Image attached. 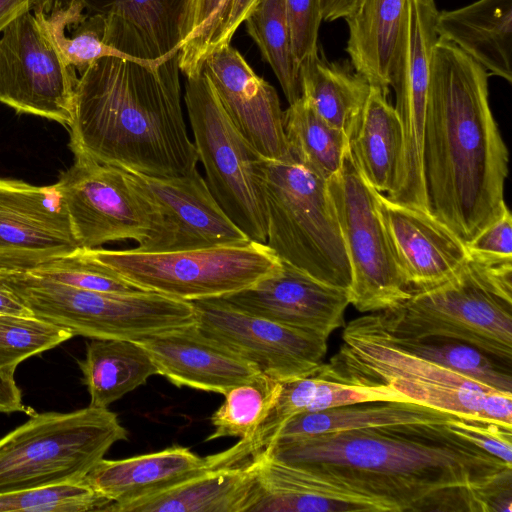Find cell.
<instances>
[{
  "label": "cell",
  "instance_id": "obj_19",
  "mask_svg": "<svg viewBox=\"0 0 512 512\" xmlns=\"http://www.w3.org/2000/svg\"><path fill=\"white\" fill-rule=\"evenodd\" d=\"M250 463L256 475L251 512H398L391 502L330 473L268 456Z\"/></svg>",
  "mask_w": 512,
  "mask_h": 512
},
{
  "label": "cell",
  "instance_id": "obj_20",
  "mask_svg": "<svg viewBox=\"0 0 512 512\" xmlns=\"http://www.w3.org/2000/svg\"><path fill=\"white\" fill-rule=\"evenodd\" d=\"M377 208L393 256L411 292L439 285L469 259L466 244L427 212L377 193Z\"/></svg>",
  "mask_w": 512,
  "mask_h": 512
},
{
  "label": "cell",
  "instance_id": "obj_39",
  "mask_svg": "<svg viewBox=\"0 0 512 512\" xmlns=\"http://www.w3.org/2000/svg\"><path fill=\"white\" fill-rule=\"evenodd\" d=\"M111 504L84 480L0 494V512H107Z\"/></svg>",
  "mask_w": 512,
  "mask_h": 512
},
{
  "label": "cell",
  "instance_id": "obj_16",
  "mask_svg": "<svg viewBox=\"0 0 512 512\" xmlns=\"http://www.w3.org/2000/svg\"><path fill=\"white\" fill-rule=\"evenodd\" d=\"M78 248L56 183L0 178V266L24 268Z\"/></svg>",
  "mask_w": 512,
  "mask_h": 512
},
{
  "label": "cell",
  "instance_id": "obj_6",
  "mask_svg": "<svg viewBox=\"0 0 512 512\" xmlns=\"http://www.w3.org/2000/svg\"><path fill=\"white\" fill-rule=\"evenodd\" d=\"M266 245L330 285L349 288L350 264L327 182L295 161L264 160Z\"/></svg>",
  "mask_w": 512,
  "mask_h": 512
},
{
  "label": "cell",
  "instance_id": "obj_48",
  "mask_svg": "<svg viewBox=\"0 0 512 512\" xmlns=\"http://www.w3.org/2000/svg\"><path fill=\"white\" fill-rule=\"evenodd\" d=\"M356 0H321L322 19L334 21L344 18L353 8Z\"/></svg>",
  "mask_w": 512,
  "mask_h": 512
},
{
  "label": "cell",
  "instance_id": "obj_26",
  "mask_svg": "<svg viewBox=\"0 0 512 512\" xmlns=\"http://www.w3.org/2000/svg\"><path fill=\"white\" fill-rule=\"evenodd\" d=\"M255 486L250 462L209 469L166 491L122 505L116 512H248Z\"/></svg>",
  "mask_w": 512,
  "mask_h": 512
},
{
  "label": "cell",
  "instance_id": "obj_10",
  "mask_svg": "<svg viewBox=\"0 0 512 512\" xmlns=\"http://www.w3.org/2000/svg\"><path fill=\"white\" fill-rule=\"evenodd\" d=\"M82 249L137 287L185 301L238 292L281 267V260L266 243L252 240L241 245L167 252Z\"/></svg>",
  "mask_w": 512,
  "mask_h": 512
},
{
  "label": "cell",
  "instance_id": "obj_11",
  "mask_svg": "<svg viewBox=\"0 0 512 512\" xmlns=\"http://www.w3.org/2000/svg\"><path fill=\"white\" fill-rule=\"evenodd\" d=\"M74 158L56 184L80 248L133 240L140 251L168 250L171 234L160 209L128 171Z\"/></svg>",
  "mask_w": 512,
  "mask_h": 512
},
{
  "label": "cell",
  "instance_id": "obj_43",
  "mask_svg": "<svg viewBox=\"0 0 512 512\" xmlns=\"http://www.w3.org/2000/svg\"><path fill=\"white\" fill-rule=\"evenodd\" d=\"M466 247L470 255L487 259H512V216L508 207Z\"/></svg>",
  "mask_w": 512,
  "mask_h": 512
},
{
  "label": "cell",
  "instance_id": "obj_27",
  "mask_svg": "<svg viewBox=\"0 0 512 512\" xmlns=\"http://www.w3.org/2000/svg\"><path fill=\"white\" fill-rule=\"evenodd\" d=\"M388 91L371 85L360 118L348 139L356 166L378 192L388 194L395 186L403 149V134Z\"/></svg>",
  "mask_w": 512,
  "mask_h": 512
},
{
  "label": "cell",
  "instance_id": "obj_33",
  "mask_svg": "<svg viewBox=\"0 0 512 512\" xmlns=\"http://www.w3.org/2000/svg\"><path fill=\"white\" fill-rule=\"evenodd\" d=\"M369 316L383 337L401 351L449 368L497 390L512 393V365L451 338L395 336L378 323L374 313Z\"/></svg>",
  "mask_w": 512,
  "mask_h": 512
},
{
  "label": "cell",
  "instance_id": "obj_14",
  "mask_svg": "<svg viewBox=\"0 0 512 512\" xmlns=\"http://www.w3.org/2000/svg\"><path fill=\"white\" fill-rule=\"evenodd\" d=\"M434 0H407L405 17L389 70L395 91L403 149L395 186L385 196L427 212L422 178V141L433 49L439 37Z\"/></svg>",
  "mask_w": 512,
  "mask_h": 512
},
{
  "label": "cell",
  "instance_id": "obj_45",
  "mask_svg": "<svg viewBox=\"0 0 512 512\" xmlns=\"http://www.w3.org/2000/svg\"><path fill=\"white\" fill-rule=\"evenodd\" d=\"M22 401L21 390L15 381V376L0 372V413L25 412L29 413Z\"/></svg>",
  "mask_w": 512,
  "mask_h": 512
},
{
  "label": "cell",
  "instance_id": "obj_38",
  "mask_svg": "<svg viewBox=\"0 0 512 512\" xmlns=\"http://www.w3.org/2000/svg\"><path fill=\"white\" fill-rule=\"evenodd\" d=\"M72 337L70 330L36 316L0 314V372L14 376L21 362Z\"/></svg>",
  "mask_w": 512,
  "mask_h": 512
},
{
  "label": "cell",
  "instance_id": "obj_4",
  "mask_svg": "<svg viewBox=\"0 0 512 512\" xmlns=\"http://www.w3.org/2000/svg\"><path fill=\"white\" fill-rule=\"evenodd\" d=\"M372 313L395 336L451 338L512 365V259L469 254L449 280Z\"/></svg>",
  "mask_w": 512,
  "mask_h": 512
},
{
  "label": "cell",
  "instance_id": "obj_37",
  "mask_svg": "<svg viewBox=\"0 0 512 512\" xmlns=\"http://www.w3.org/2000/svg\"><path fill=\"white\" fill-rule=\"evenodd\" d=\"M230 1L185 0L178 60L186 78L200 74L206 58L219 49Z\"/></svg>",
  "mask_w": 512,
  "mask_h": 512
},
{
  "label": "cell",
  "instance_id": "obj_47",
  "mask_svg": "<svg viewBox=\"0 0 512 512\" xmlns=\"http://www.w3.org/2000/svg\"><path fill=\"white\" fill-rule=\"evenodd\" d=\"M41 1L50 0H0V33L12 19Z\"/></svg>",
  "mask_w": 512,
  "mask_h": 512
},
{
  "label": "cell",
  "instance_id": "obj_29",
  "mask_svg": "<svg viewBox=\"0 0 512 512\" xmlns=\"http://www.w3.org/2000/svg\"><path fill=\"white\" fill-rule=\"evenodd\" d=\"M452 416L454 415L408 401L349 404L313 413H302L287 419L274 432L265 449L276 441L391 424L445 423Z\"/></svg>",
  "mask_w": 512,
  "mask_h": 512
},
{
  "label": "cell",
  "instance_id": "obj_17",
  "mask_svg": "<svg viewBox=\"0 0 512 512\" xmlns=\"http://www.w3.org/2000/svg\"><path fill=\"white\" fill-rule=\"evenodd\" d=\"M242 136L267 160L294 161L275 88L230 44L210 54L201 70Z\"/></svg>",
  "mask_w": 512,
  "mask_h": 512
},
{
  "label": "cell",
  "instance_id": "obj_22",
  "mask_svg": "<svg viewBox=\"0 0 512 512\" xmlns=\"http://www.w3.org/2000/svg\"><path fill=\"white\" fill-rule=\"evenodd\" d=\"M159 375L177 387L225 394L261 373L239 355L203 334L196 323L136 341Z\"/></svg>",
  "mask_w": 512,
  "mask_h": 512
},
{
  "label": "cell",
  "instance_id": "obj_30",
  "mask_svg": "<svg viewBox=\"0 0 512 512\" xmlns=\"http://www.w3.org/2000/svg\"><path fill=\"white\" fill-rule=\"evenodd\" d=\"M302 97L329 125L351 136L371 84L350 61H328L318 52L300 64Z\"/></svg>",
  "mask_w": 512,
  "mask_h": 512
},
{
  "label": "cell",
  "instance_id": "obj_21",
  "mask_svg": "<svg viewBox=\"0 0 512 512\" xmlns=\"http://www.w3.org/2000/svg\"><path fill=\"white\" fill-rule=\"evenodd\" d=\"M128 173L160 209L171 234L167 251L241 245L251 241L224 213L197 168L186 175L172 177Z\"/></svg>",
  "mask_w": 512,
  "mask_h": 512
},
{
  "label": "cell",
  "instance_id": "obj_1",
  "mask_svg": "<svg viewBox=\"0 0 512 512\" xmlns=\"http://www.w3.org/2000/svg\"><path fill=\"white\" fill-rule=\"evenodd\" d=\"M260 456L342 477L398 512H495L512 487V465L452 432L446 422L276 441Z\"/></svg>",
  "mask_w": 512,
  "mask_h": 512
},
{
  "label": "cell",
  "instance_id": "obj_35",
  "mask_svg": "<svg viewBox=\"0 0 512 512\" xmlns=\"http://www.w3.org/2000/svg\"><path fill=\"white\" fill-rule=\"evenodd\" d=\"M243 23L273 70L289 105L299 100L300 67L292 49L285 0H259Z\"/></svg>",
  "mask_w": 512,
  "mask_h": 512
},
{
  "label": "cell",
  "instance_id": "obj_5",
  "mask_svg": "<svg viewBox=\"0 0 512 512\" xmlns=\"http://www.w3.org/2000/svg\"><path fill=\"white\" fill-rule=\"evenodd\" d=\"M315 375L349 385H387L420 405L512 426V393L401 351L369 314L345 326L339 350Z\"/></svg>",
  "mask_w": 512,
  "mask_h": 512
},
{
  "label": "cell",
  "instance_id": "obj_15",
  "mask_svg": "<svg viewBox=\"0 0 512 512\" xmlns=\"http://www.w3.org/2000/svg\"><path fill=\"white\" fill-rule=\"evenodd\" d=\"M195 323L261 374L284 382L318 373L327 339L245 312L221 297L190 301Z\"/></svg>",
  "mask_w": 512,
  "mask_h": 512
},
{
  "label": "cell",
  "instance_id": "obj_34",
  "mask_svg": "<svg viewBox=\"0 0 512 512\" xmlns=\"http://www.w3.org/2000/svg\"><path fill=\"white\" fill-rule=\"evenodd\" d=\"M44 22L66 65L79 73L105 57L135 60L105 43L102 19L87 14L79 0L55 1L50 12L44 9Z\"/></svg>",
  "mask_w": 512,
  "mask_h": 512
},
{
  "label": "cell",
  "instance_id": "obj_7",
  "mask_svg": "<svg viewBox=\"0 0 512 512\" xmlns=\"http://www.w3.org/2000/svg\"><path fill=\"white\" fill-rule=\"evenodd\" d=\"M2 280L33 316L90 339L138 341L195 324L190 301L151 291L108 293L60 284L0 266Z\"/></svg>",
  "mask_w": 512,
  "mask_h": 512
},
{
  "label": "cell",
  "instance_id": "obj_36",
  "mask_svg": "<svg viewBox=\"0 0 512 512\" xmlns=\"http://www.w3.org/2000/svg\"><path fill=\"white\" fill-rule=\"evenodd\" d=\"M281 382L260 374L246 383L229 389L219 408L211 416L214 431L206 441L222 437L248 439L273 408Z\"/></svg>",
  "mask_w": 512,
  "mask_h": 512
},
{
  "label": "cell",
  "instance_id": "obj_32",
  "mask_svg": "<svg viewBox=\"0 0 512 512\" xmlns=\"http://www.w3.org/2000/svg\"><path fill=\"white\" fill-rule=\"evenodd\" d=\"M283 125L296 163L326 182L340 170L348 149V138L329 125L301 97L283 111Z\"/></svg>",
  "mask_w": 512,
  "mask_h": 512
},
{
  "label": "cell",
  "instance_id": "obj_25",
  "mask_svg": "<svg viewBox=\"0 0 512 512\" xmlns=\"http://www.w3.org/2000/svg\"><path fill=\"white\" fill-rule=\"evenodd\" d=\"M439 38L455 44L492 75L512 82V0H477L438 11Z\"/></svg>",
  "mask_w": 512,
  "mask_h": 512
},
{
  "label": "cell",
  "instance_id": "obj_41",
  "mask_svg": "<svg viewBox=\"0 0 512 512\" xmlns=\"http://www.w3.org/2000/svg\"><path fill=\"white\" fill-rule=\"evenodd\" d=\"M446 426L477 447L512 465V426L467 416H452Z\"/></svg>",
  "mask_w": 512,
  "mask_h": 512
},
{
  "label": "cell",
  "instance_id": "obj_12",
  "mask_svg": "<svg viewBox=\"0 0 512 512\" xmlns=\"http://www.w3.org/2000/svg\"><path fill=\"white\" fill-rule=\"evenodd\" d=\"M350 269L349 303L379 312L411 296L393 256L377 208V193L363 177L349 147L340 170L327 181Z\"/></svg>",
  "mask_w": 512,
  "mask_h": 512
},
{
  "label": "cell",
  "instance_id": "obj_8",
  "mask_svg": "<svg viewBox=\"0 0 512 512\" xmlns=\"http://www.w3.org/2000/svg\"><path fill=\"white\" fill-rule=\"evenodd\" d=\"M128 432L108 408L33 413L0 438V494L81 481Z\"/></svg>",
  "mask_w": 512,
  "mask_h": 512
},
{
  "label": "cell",
  "instance_id": "obj_46",
  "mask_svg": "<svg viewBox=\"0 0 512 512\" xmlns=\"http://www.w3.org/2000/svg\"><path fill=\"white\" fill-rule=\"evenodd\" d=\"M0 314L33 316L19 297L2 280H0Z\"/></svg>",
  "mask_w": 512,
  "mask_h": 512
},
{
  "label": "cell",
  "instance_id": "obj_28",
  "mask_svg": "<svg viewBox=\"0 0 512 512\" xmlns=\"http://www.w3.org/2000/svg\"><path fill=\"white\" fill-rule=\"evenodd\" d=\"M406 6L407 0H356L344 17L349 30L346 52L350 63L371 85L385 91Z\"/></svg>",
  "mask_w": 512,
  "mask_h": 512
},
{
  "label": "cell",
  "instance_id": "obj_42",
  "mask_svg": "<svg viewBox=\"0 0 512 512\" xmlns=\"http://www.w3.org/2000/svg\"><path fill=\"white\" fill-rule=\"evenodd\" d=\"M292 49L300 64L318 52V32L322 19L321 0H285Z\"/></svg>",
  "mask_w": 512,
  "mask_h": 512
},
{
  "label": "cell",
  "instance_id": "obj_24",
  "mask_svg": "<svg viewBox=\"0 0 512 512\" xmlns=\"http://www.w3.org/2000/svg\"><path fill=\"white\" fill-rule=\"evenodd\" d=\"M207 470L206 457L172 446L120 460L103 458L84 481L112 502L109 512H116L122 505L166 491Z\"/></svg>",
  "mask_w": 512,
  "mask_h": 512
},
{
  "label": "cell",
  "instance_id": "obj_13",
  "mask_svg": "<svg viewBox=\"0 0 512 512\" xmlns=\"http://www.w3.org/2000/svg\"><path fill=\"white\" fill-rule=\"evenodd\" d=\"M45 2L12 19L0 33V103L68 127L79 77L45 25Z\"/></svg>",
  "mask_w": 512,
  "mask_h": 512
},
{
  "label": "cell",
  "instance_id": "obj_44",
  "mask_svg": "<svg viewBox=\"0 0 512 512\" xmlns=\"http://www.w3.org/2000/svg\"><path fill=\"white\" fill-rule=\"evenodd\" d=\"M259 0H231L224 25L220 34L219 48L230 44L237 29ZM218 50V49H217Z\"/></svg>",
  "mask_w": 512,
  "mask_h": 512
},
{
  "label": "cell",
  "instance_id": "obj_18",
  "mask_svg": "<svg viewBox=\"0 0 512 512\" xmlns=\"http://www.w3.org/2000/svg\"><path fill=\"white\" fill-rule=\"evenodd\" d=\"M234 307L328 339L344 325L348 290L324 283L281 261L275 273L221 297Z\"/></svg>",
  "mask_w": 512,
  "mask_h": 512
},
{
  "label": "cell",
  "instance_id": "obj_9",
  "mask_svg": "<svg viewBox=\"0 0 512 512\" xmlns=\"http://www.w3.org/2000/svg\"><path fill=\"white\" fill-rule=\"evenodd\" d=\"M184 101L210 192L250 240L266 243L265 158L238 131L202 71L186 78Z\"/></svg>",
  "mask_w": 512,
  "mask_h": 512
},
{
  "label": "cell",
  "instance_id": "obj_23",
  "mask_svg": "<svg viewBox=\"0 0 512 512\" xmlns=\"http://www.w3.org/2000/svg\"><path fill=\"white\" fill-rule=\"evenodd\" d=\"M99 16L103 39L129 57L164 61L178 53L185 0H79Z\"/></svg>",
  "mask_w": 512,
  "mask_h": 512
},
{
  "label": "cell",
  "instance_id": "obj_40",
  "mask_svg": "<svg viewBox=\"0 0 512 512\" xmlns=\"http://www.w3.org/2000/svg\"><path fill=\"white\" fill-rule=\"evenodd\" d=\"M16 269L84 290L108 293H136L145 291L89 257L82 248H78L66 255Z\"/></svg>",
  "mask_w": 512,
  "mask_h": 512
},
{
  "label": "cell",
  "instance_id": "obj_2",
  "mask_svg": "<svg viewBox=\"0 0 512 512\" xmlns=\"http://www.w3.org/2000/svg\"><path fill=\"white\" fill-rule=\"evenodd\" d=\"M488 73L439 38L431 63L422 141L427 213L465 244L507 208L509 155L489 103Z\"/></svg>",
  "mask_w": 512,
  "mask_h": 512
},
{
  "label": "cell",
  "instance_id": "obj_3",
  "mask_svg": "<svg viewBox=\"0 0 512 512\" xmlns=\"http://www.w3.org/2000/svg\"><path fill=\"white\" fill-rule=\"evenodd\" d=\"M180 72L178 53L157 62L105 57L86 68L68 126L74 157L154 177L196 169Z\"/></svg>",
  "mask_w": 512,
  "mask_h": 512
},
{
  "label": "cell",
  "instance_id": "obj_31",
  "mask_svg": "<svg viewBox=\"0 0 512 512\" xmlns=\"http://www.w3.org/2000/svg\"><path fill=\"white\" fill-rule=\"evenodd\" d=\"M90 406H108L158 374L147 351L136 341L92 338L78 361Z\"/></svg>",
  "mask_w": 512,
  "mask_h": 512
}]
</instances>
